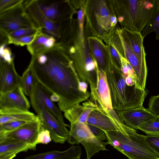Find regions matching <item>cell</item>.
Segmentation results:
<instances>
[{
  "mask_svg": "<svg viewBox=\"0 0 159 159\" xmlns=\"http://www.w3.org/2000/svg\"><path fill=\"white\" fill-rule=\"evenodd\" d=\"M67 52L66 47L57 42L44 53L47 57L45 63L38 64L32 58L30 62L36 82L50 94L52 101L57 102L64 113L90 96L80 90L81 80Z\"/></svg>",
  "mask_w": 159,
  "mask_h": 159,
  "instance_id": "cell-1",
  "label": "cell"
},
{
  "mask_svg": "<svg viewBox=\"0 0 159 159\" xmlns=\"http://www.w3.org/2000/svg\"><path fill=\"white\" fill-rule=\"evenodd\" d=\"M106 74L114 110L122 111L143 106L148 91L136 85H127L121 70L111 64Z\"/></svg>",
  "mask_w": 159,
  "mask_h": 159,
  "instance_id": "cell-2",
  "label": "cell"
},
{
  "mask_svg": "<svg viewBox=\"0 0 159 159\" xmlns=\"http://www.w3.org/2000/svg\"><path fill=\"white\" fill-rule=\"evenodd\" d=\"M105 132L109 144L129 159H159L158 155L146 142L144 135L137 133L127 134L119 131Z\"/></svg>",
  "mask_w": 159,
  "mask_h": 159,
  "instance_id": "cell-3",
  "label": "cell"
},
{
  "mask_svg": "<svg viewBox=\"0 0 159 159\" xmlns=\"http://www.w3.org/2000/svg\"><path fill=\"white\" fill-rule=\"evenodd\" d=\"M121 5L125 28L141 33L158 9L159 0L123 1Z\"/></svg>",
  "mask_w": 159,
  "mask_h": 159,
  "instance_id": "cell-4",
  "label": "cell"
},
{
  "mask_svg": "<svg viewBox=\"0 0 159 159\" xmlns=\"http://www.w3.org/2000/svg\"><path fill=\"white\" fill-rule=\"evenodd\" d=\"M68 142L71 144L81 143L84 147L87 159H90L96 153L101 150H107L106 146L108 142L98 140L92 133L87 124L76 122L70 124Z\"/></svg>",
  "mask_w": 159,
  "mask_h": 159,
  "instance_id": "cell-5",
  "label": "cell"
},
{
  "mask_svg": "<svg viewBox=\"0 0 159 159\" xmlns=\"http://www.w3.org/2000/svg\"><path fill=\"white\" fill-rule=\"evenodd\" d=\"M87 124L105 132L119 131L127 134L137 133L135 129L126 125L114 109L111 111H105L99 108L93 110L88 118Z\"/></svg>",
  "mask_w": 159,
  "mask_h": 159,
  "instance_id": "cell-6",
  "label": "cell"
},
{
  "mask_svg": "<svg viewBox=\"0 0 159 159\" xmlns=\"http://www.w3.org/2000/svg\"><path fill=\"white\" fill-rule=\"evenodd\" d=\"M23 2L0 14V35L7 36L10 33L22 28L37 27L26 11Z\"/></svg>",
  "mask_w": 159,
  "mask_h": 159,
  "instance_id": "cell-7",
  "label": "cell"
},
{
  "mask_svg": "<svg viewBox=\"0 0 159 159\" xmlns=\"http://www.w3.org/2000/svg\"><path fill=\"white\" fill-rule=\"evenodd\" d=\"M23 4L27 13L37 27L54 37L57 42L60 40L62 33L61 24L53 22L46 16L39 7L38 0H24Z\"/></svg>",
  "mask_w": 159,
  "mask_h": 159,
  "instance_id": "cell-8",
  "label": "cell"
},
{
  "mask_svg": "<svg viewBox=\"0 0 159 159\" xmlns=\"http://www.w3.org/2000/svg\"><path fill=\"white\" fill-rule=\"evenodd\" d=\"M96 85L90 84V100L105 111H110L113 108L110 90L106 72L97 68Z\"/></svg>",
  "mask_w": 159,
  "mask_h": 159,
  "instance_id": "cell-9",
  "label": "cell"
},
{
  "mask_svg": "<svg viewBox=\"0 0 159 159\" xmlns=\"http://www.w3.org/2000/svg\"><path fill=\"white\" fill-rule=\"evenodd\" d=\"M50 94L36 82L29 97L33 109L38 114L43 110L48 111L61 122H64L62 112L52 101Z\"/></svg>",
  "mask_w": 159,
  "mask_h": 159,
  "instance_id": "cell-10",
  "label": "cell"
},
{
  "mask_svg": "<svg viewBox=\"0 0 159 159\" xmlns=\"http://www.w3.org/2000/svg\"><path fill=\"white\" fill-rule=\"evenodd\" d=\"M37 116L41 125L49 132L52 139L54 142L63 144L67 141L70 131L67 127L69 125L45 110L40 111Z\"/></svg>",
  "mask_w": 159,
  "mask_h": 159,
  "instance_id": "cell-11",
  "label": "cell"
},
{
  "mask_svg": "<svg viewBox=\"0 0 159 159\" xmlns=\"http://www.w3.org/2000/svg\"><path fill=\"white\" fill-rule=\"evenodd\" d=\"M42 127L38 116L36 119L27 123L13 131L0 135V138H6L22 141L30 146L31 150H35Z\"/></svg>",
  "mask_w": 159,
  "mask_h": 159,
  "instance_id": "cell-12",
  "label": "cell"
},
{
  "mask_svg": "<svg viewBox=\"0 0 159 159\" xmlns=\"http://www.w3.org/2000/svg\"><path fill=\"white\" fill-rule=\"evenodd\" d=\"M119 37L123 48L124 57L132 68L136 76L137 86L145 89L147 76V65L143 64L133 52L126 39L121 31Z\"/></svg>",
  "mask_w": 159,
  "mask_h": 159,
  "instance_id": "cell-13",
  "label": "cell"
},
{
  "mask_svg": "<svg viewBox=\"0 0 159 159\" xmlns=\"http://www.w3.org/2000/svg\"><path fill=\"white\" fill-rule=\"evenodd\" d=\"M38 0L43 13L52 21L60 24L64 23L69 18L67 10L68 1Z\"/></svg>",
  "mask_w": 159,
  "mask_h": 159,
  "instance_id": "cell-14",
  "label": "cell"
},
{
  "mask_svg": "<svg viewBox=\"0 0 159 159\" xmlns=\"http://www.w3.org/2000/svg\"><path fill=\"white\" fill-rule=\"evenodd\" d=\"M116 111L126 125L134 129H138L142 124L157 116L143 106Z\"/></svg>",
  "mask_w": 159,
  "mask_h": 159,
  "instance_id": "cell-15",
  "label": "cell"
},
{
  "mask_svg": "<svg viewBox=\"0 0 159 159\" xmlns=\"http://www.w3.org/2000/svg\"><path fill=\"white\" fill-rule=\"evenodd\" d=\"M21 76L17 72L14 61L8 63L0 59V93L21 87Z\"/></svg>",
  "mask_w": 159,
  "mask_h": 159,
  "instance_id": "cell-16",
  "label": "cell"
},
{
  "mask_svg": "<svg viewBox=\"0 0 159 159\" xmlns=\"http://www.w3.org/2000/svg\"><path fill=\"white\" fill-rule=\"evenodd\" d=\"M20 86L0 93V109L29 111L30 104Z\"/></svg>",
  "mask_w": 159,
  "mask_h": 159,
  "instance_id": "cell-17",
  "label": "cell"
},
{
  "mask_svg": "<svg viewBox=\"0 0 159 159\" xmlns=\"http://www.w3.org/2000/svg\"><path fill=\"white\" fill-rule=\"evenodd\" d=\"M99 108L90 100L69 109L64 113L65 118L70 124L76 122L87 124L88 118L93 110Z\"/></svg>",
  "mask_w": 159,
  "mask_h": 159,
  "instance_id": "cell-18",
  "label": "cell"
},
{
  "mask_svg": "<svg viewBox=\"0 0 159 159\" xmlns=\"http://www.w3.org/2000/svg\"><path fill=\"white\" fill-rule=\"evenodd\" d=\"M57 43L56 38L42 30L38 34L34 41L27 46V49L31 58H35L52 48Z\"/></svg>",
  "mask_w": 159,
  "mask_h": 159,
  "instance_id": "cell-19",
  "label": "cell"
},
{
  "mask_svg": "<svg viewBox=\"0 0 159 159\" xmlns=\"http://www.w3.org/2000/svg\"><path fill=\"white\" fill-rule=\"evenodd\" d=\"M82 154L80 146L72 145L63 151L52 150L27 157L23 159H78Z\"/></svg>",
  "mask_w": 159,
  "mask_h": 159,
  "instance_id": "cell-20",
  "label": "cell"
},
{
  "mask_svg": "<svg viewBox=\"0 0 159 159\" xmlns=\"http://www.w3.org/2000/svg\"><path fill=\"white\" fill-rule=\"evenodd\" d=\"M121 31L133 52L143 64L147 65L144 38L141 33L131 31L125 28Z\"/></svg>",
  "mask_w": 159,
  "mask_h": 159,
  "instance_id": "cell-21",
  "label": "cell"
},
{
  "mask_svg": "<svg viewBox=\"0 0 159 159\" xmlns=\"http://www.w3.org/2000/svg\"><path fill=\"white\" fill-rule=\"evenodd\" d=\"M37 117V115L29 111L0 109V125L16 121H31Z\"/></svg>",
  "mask_w": 159,
  "mask_h": 159,
  "instance_id": "cell-22",
  "label": "cell"
},
{
  "mask_svg": "<svg viewBox=\"0 0 159 159\" xmlns=\"http://www.w3.org/2000/svg\"><path fill=\"white\" fill-rule=\"evenodd\" d=\"M89 42L94 59L98 68L106 72L111 63L106 58V51L100 41L96 39L89 38Z\"/></svg>",
  "mask_w": 159,
  "mask_h": 159,
  "instance_id": "cell-23",
  "label": "cell"
},
{
  "mask_svg": "<svg viewBox=\"0 0 159 159\" xmlns=\"http://www.w3.org/2000/svg\"><path fill=\"white\" fill-rule=\"evenodd\" d=\"M31 149L30 146L22 141L6 138H0V156L9 153L16 154Z\"/></svg>",
  "mask_w": 159,
  "mask_h": 159,
  "instance_id": "cell-24",
  "label": "cell"
},
{
  "mask_svg": "<svg viewBox=\"0 0 159 159\" xmlns=\"http://www.w3.org/2000/svg\"><path fill=\"white\" fill-rule=\"evenodd\" d=\"M21 76V87L25 95L29 97L37 82L30 63Z\"/></svg>",
  "mask_w": 159,
  "mask_h": 159,
  "instance_id": "cell-25",
  "label": "cell"
},
{
  "mask_svg": "<svg viewBox=\"0 0 159 159\" xmlns=\"http://www.w3.org/2000/svg\"><path fill=\"white\" fill-rule=\"evenodd\" d=\"M144 132L147 135L159 134V116H157L140 125L138 128Z\"/></svg>",
  "mask_w": 159,
  "mask_h": 159,
  "instance_id": "cell-26",
  "label": "cell"
},
{
  "mask_svg": "<svg viewBox=\"0 0 159 159\" xmlns=\"http://www.w3.org/2000/svg\"><path fill=\"white\" fill-rule=\"evenodd\" d=\"M154 32L156 39H159V8L148 25L141 32L144 39L148 35Z\"/></svg>",
  "mask_w": 159,
  "mask_h": 159,
  "instance_id": "cell-27",
  "label": "cell"
},
{
  "mask_svg": "<svg viewBox=\"0 0 159 159\" xmlns=\"http://www.w3.org/2000/svg\"><path fill=\"white\" fill-rule=\"evenodd\" d=\"M97 11V15L99 23L105 29H108L111 25L110 21L109 13L104 2H101L98 6Z\"/></svg>",
  "mask_w": 159,
  "mask_h": 159,
  "instance_id": "cell-28",
  "label": "cell"
},
{
  "mask_svg": "<svg viewBox=\"0 0 159 159\" xmlns=\"http://www.w3.org/2000/svg\"><path fill=\"white\" fill-rule=\"evenodd\" d=\"M40 32L32 35L17 38H11L8 36V44H12L21 46L25 45L27 46L34 41L38 34Z\"/></svg>",
  "mask_w": 159,
  "mask_h": 159,
  "instance_id": "cell-29",
  "label": "cell"
},
{
  "mask_svg": "<svg viewBox=\"0 0 159 159\" xmlns=\"http://www.w3.org/2000/svg\"><path fill=\"white\" fill-rule=\"evenodd\" d=\"M42 30L36 27L23 28L12 32L8 34L11 38H17L29 36L37 33Z\"/></svg>",
  "mask_w": 159,
  "mask_h": 159,
  "instance_id": "cell-30",
  "label": "cell"
},
{
  "mask_svg": "<svg viewBox=\"0 0 159 159\" xmlns=\"http://www.w3.org/2000/svg\"><path fill=\"white\" fill-rule=\"evenodd\" d=\"M30 121H24L9 122L0 125V135L13 131Z\"/></svg>",
  "mask_w": 159,
  "mask_h": 159,
  "instance_id": "cell-31",
  "label": "cell"
},
{
  "mask_svg": "<svg viewBox=\"0 0 159 159\" xmlns=\"http://www.w3.org/2000/svg\"><path fill=\"white\" fill-rule=\"evenodd\" d=\"M7 43L6 42L0 43V59L11 64L14 61V57L10 48L7 46Z\"/></svg>",
  "mask_w": 159,
  "mask_h": 159,
  "instance_id": "cell-32",
  "label": "cell"
},
{
  "mask_svg": "<svg viewBox=\"0 0 159 159\" xmlns=\"http://www.w3.org/2000/svg\"><path fill=\"white\" fill-rule=\"evenodd\" d=\"M24 0H0V14L11 9L22 3Z\"/></svg>",
  "mask_w": 159,
  "mask_h": 159,
  "instance_id": "cell-33",
  "label": "cell"
},
{
  "mask_svg": "<svg viewBox=\"0 0 159 159\" xmlns=\"http://www.w3.org/2000/svg\"><path fill=\"white\" fill-rule=\"evenodd\" d=\"M109 48L111 56L113 58L112 61H111V64L120 70L121 68V55L115 47L114 45L112 43L110 44Z\"/></svg>",
  "mask_w": 159,
  "mask_h": 159,
  "instance_id": "cell-34",
  "label": "cell"
},
{
  "mask_svg": "<svg viewBox=\"0 0 159 159\" xmlns=\"http://www.w3.org/2000/svg\"><path fill=\"white\" fill-rule=\"evenodd\" d=\"M148 109L152 113L159 116V95L151 97Z\"/></svg>",
  "mask_w": 159,
  "mask_h": 159,
  "instance_id": "cell-35",
  "label": "cell"
},
{
  "mask_svg": "<svg viewBox=\"0 0 159 159\" xmlns=\"http://www.w3.org/2000/svg\"><path fill=\"white\" fill-rule=\"evenodd\" d=\"M145 139L151 147L159 156V134L145 136Z\"/></svg>",
  "mask_w": 159,
  "mask_h": 159,
  "instance_id": "cell-36",
  "label": "cell"
},
{
  "mask_svg": "<svg viewBox=\"0 0 159 159\" xmlns=\"http://www.w3.org/2000/svg\"><path fill=\"white\" fill-rule=\"evenodd\" d=\"M52 140L49 132L42 126L38 136L37 144L39 143L46 144L50 142Z\"/></svg>",
  "mask_w": 159,
  "mask_h": 159,
  "instance_id": "cell-37",
  "label": "cell"
},
{
  "mask_svg": "<svg viewBox=\"0 0 159 159\" xmlns=\"http://www.w3.org/2000/svg\"><path fill=\"white\" fill-rule=\"evenodd\" d=\"M88 125L92 133L98 140L102 141L107 140V136L104 131L96 126L89 124Z\"/></svg>",
  "mask_w": 159,
  "mask_h": 159,
  "instance_id": "cell-38",
  "label": "cell"
},
{
  "mask_svg": "<svg viewBox=\"0 0 159 159\" xmlns=\"http://www.w3.org/2000/svg\"><path fill=\"white\" fill-rule=\"evenodd\" d=\"M84 12L82 9L79 10L77 13V18L78 20L80 30V35L81 43H84L83 36V23Z\"/></svg>",
  "mask_w": 159,
  "mask_h": 159,
  "instance_id": "cell-39",
  "label": "cell"
},
{
  "mask_svg": "<svg viewBox=\"0 0 159 159\" xmlns=\"http://www.w3.org/2000/svg\"><path fill=\"white\" fill-rule=\"evenodd\" d=\"M16 154L9 153L0 156V159H12L16 157Z\"/></svg>",
  "mask_w": 159,
  "mask_h": 159,
  "instance_id": "cell-40",
  "label": "cell"
},
{
  "mask_svg": "<svg viewBox=\"0 0 159 159\" xmlns=\"http://www.w3.org/2000/svg\"><path fill=\"white\" fill-rule=\"evenodd\" d=\"M110 21L111 24V26H114L116 25L117 23V20L116 17L114 16H111L110 18Z\"/></svg>",
  "mask_w": 159,
  "mask_h": 159,
  "instance_id": "cell-41",
  "label": "cell"
},
{
  "mask_svg": "<svg viewBox=\"0 0 159 159\" xmlns=\"http://www.w3.org/2000/svg\"><path fill=\"white\" fill-rule=\"evenodd\" d=\"M78 159H80V158Z\"/></svg>",
  "mask_w": 159,
  "mask_h": 159,
  "instance_id": "cell-42",
  "label": "cell"
}]
</instances>
